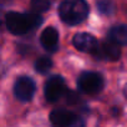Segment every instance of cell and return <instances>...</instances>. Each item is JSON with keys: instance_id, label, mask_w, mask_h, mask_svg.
Here are the masks:
<instances>
[{"instance_id": "cell-14", "label": "cell", "mask_w": 127, "mask_h": 127, "mask_svg": "<svg viewBox=\"0 0 127 127\" xmlns=\"http://www.w3.org/2000/svg\"><path fill=\"white\" fill-rule=\"evenodd\" d=\"M66 102L69 103V105H76L79 101H80V96L76 94V92H74V91H66Z\"/></svg>"}, {"instance_id": "cell-4", "label": "cell", "mask_w": 127, "mask_h": 127, "mask_svg": "<svg viewBox=\"0 0 127 127\" xmlns=\"http://www.w3.org/2000/svg\"><path fill=\"white\" fill-rule=\"evenodd\" d=\"M44 91H45V97L49 102H56L66 94V91H67L66 82L62 76L54 75L47 79Z\"/></svg>"}, {"instance_id": "cell-10", "label": "cell", "mask_w": 127, "mask_h": 127, "mask_svg": "<svg viewBox=\"0 0 127 127\" xmlns=\"http://www.w3.org/2000/svg\"><path fill=\"white\" fill-rule=\"evenodd\" d=\"M108 39L118 45H127V25H116L108 31Z\"/></svg>"}, {"instance_id": "cell-6", "label": "cell", "mask_w": 127, "mask_h": 127, "mask_svg": "<svg viewBox=\"0 0 127 127\" xmlns=\"http://www.w3.org/2000/svg\"><path fill=\"white\" fill-rule=\"evenodd\" d=\"M98 60H108V61H116L121 56V49L120 45L115 41L107 39L101 41V44L97 46L95 52L92 54Z\"/></svg>"}, {"instance_id": "cell-15", "label": "cell", "mask_w": 127, "mask_h": 127, "mask_svg": "<svg viewBox=\"0 0 127 127\" xmlns=\"http://www.w3.org/2000/svg\"><path fill=\"white\" fill-rule=\"evenodd\" d=\"M123 94H125V97L127 98V84H126V86H125V89H123Z\"/></svg>"}, {"instance_id": "cell-3", "label": "cell", "mask_w": 127, "mask_h": 127, "mask_svg": "<svg viewBox=\"0 0 127 127\" xmlns=\"http://www.w3.org/2000/svg\"><path fill=\"white\" fill-rule=\"evenodd\" d=\"M105 81L98 72H82L77 80V87L81 92L86 95H97L103 90Z\"/></svg>"}, {"instance_id": "cell-13", "label": "cell", "mask_w": 127, "mask_h": 127, "mask_svg": "<svg viewBox=\"0 0 127 127\" xmlns=\"http://www.w3.org/2000/svg\"><path fill=\"white\" fill-rule=\"evenodd\" d=\"M31 9L35 13H45L50 8V0H31L30 1Z\"/></svg>"}, {"instance_id": "cell-8", "label": "cell", "mask_w": 127, "mask_h": 127, "mask_svg": "<svg viewBox=\"0 0 127 127\" xmlns=\"http://www.w3.org/2000/svg\"><path fill=\"white\" fill-rule=\"evenodd\" d=\"M72 44H74V46L79 51L90 52V54H94L95 50L98 46L97 40L91 34H87V32H79V34H76L74 36Z\"/></svg>"}, {"instance_id": "cell-5", "label": "cell", "mask_w": 127, "mask_h": 127, "mask_svg": "<svg viewBox=\"0 0 127 127\" xmlns=\"http://www.w3.org/2000/svg\"><path fill=\"white\" fill-rule=\"evenodd\" d=\"M35 91H36V85H35L34 80L28 76H20L14 85L15 97L23 102L30 101L34 97Z\"/></svg>"}, {"instance_id": "cell-7", "label": "cell", "mask_w": 127, "mask_h": 127, "mask_svg": "<svg viewBox=\"0 0 127 127\" xmlns=\"http://www.w3.org/2000/svg\"><path fill=\"white\" fill-rule=\"evenodd\" d=\"M50 121L55 126H74L79 122V117L66 108H57L50 113Z\"/></svg>"}, {"instance_id": "cell-11", "label": "cell", "mask_w": 127, "mask_h": 127, "mask_svg": "<svg viewBox=\"0 0 127 127\" xmlns=\"http://www.w3.org/2000/svg\"><path fill=\"white\" fill-rule=\"evenodd\" d=\"M52 67V60L49 56H41L35 61V70L39 74H47Z\"/></svg>"}, {"instance_id": "cell-1", "label": "cell", "mask_w": 127, "mask_h": 127, "mask_svg": "<svg viewBox=\"0 0 127 127\" xmlns=\"http://www.w3.org/2000/svg\"><path fill=\"white\" fill-rule=\"evenodd\" d=\"M42 24V18L39 13H16L10 11L5 16V25L6 29L14 35H25L29 31L39 28Z\"/></svg>"}, {"instance_id": "cell-12", "label": "cell", "mask_w": 127, "mask_h": 127, "mask_svg": "<svg viewBox=\"0 0 127 127\" xmlns=\"http://www.w3.org/2000/svg\"><path fill=\"white\" fill-rule=\"evenodd\" d=\"M115 4L111 0H98L97 1V10L102 15H111L115 11Z\"/></svg>"}, {"instance_id": "cell-2", "label": "cell", "mask_w": 127, "mask_h": 127, "mask_svg": "<svg viewBox=\"0 0 127 127\" xmlns=\"http://www.w3.org/2000/svg\"><path fill=\"white\" fill-rule=\"evenodd\" d=\"M89 5L85 0H64L59 8L60 18L69 25L81 24L89 15Z\"/></svg>"}, {"instance_id": "cell-9", "label": "cell", "mask_w": 127, "mask_h": 127, "mask_svg": "<svg viewBox=\"0 0 127 127\" xmlns=\"http://www.w3.org/2000/svg\"><path fill=\"white\" fill-rule=\"evenodd\" d=\"M40 42L45 50L49 52H55L59 46V32L55 28L49 26L44 29V31L40 35Z\"/></svg>"}]
</instances>
